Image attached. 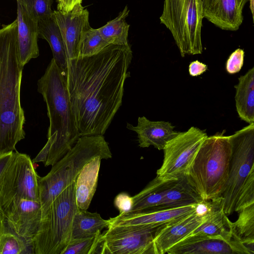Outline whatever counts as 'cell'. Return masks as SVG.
Returning <instances> with one entry per match:
<instances>
[{
	"label": "cell",
	"instance_id": "1",
	"mask_svg": "<svg viewBox=\"0 0 254 254\" xmlns=\"http://www.w3.org/2000/svg\"><path fill=\"white\" fill-rule=\"evenodd\" d=\"M132 59L130 45L110 44L95 55L67 60V89L80 136L105 133L122 105Z\"/></svg>",
	"mask_w": 254,
	"mask_h": 254
},
{
	"label": "cell",
	"instance_id": "2",
	"mask_svg": "<svg viewBox=\"0 0 254 254\" xmlns=\"http://www.w3.org/2000/svg\"><path fill=\"white\" fill-rule=\"evenodd\" d=\"M17 20L0 29V154L13 151L25 136L20 88Z\"/></svg>",
	"mask_w": 254,
	"mask_h": 254
},
{
	"label": "cell",
	"instance_id": "3",
	"mask_svg": "<svg viewBox=\"0 0 254 254\" xmlns=\"http://www.w3.org/2000/svg\"><path fill=\"white\" fill-rule=\"evenodd\" d=\"M37 90L47 106L50 122L47 138L55 132L57 133L56 141L44 163L47 167L53 165L62 158L81 136L71 110L65 73L53 58L38 80Z\"/></svg>",
	"mask_w": 254,
	"mask_h": 254
},
{
	"label": "cell",
	"instance_id": "4",
	"mask_svg": "<svg viewBox=\"0 0 254 254\" xmlns=\"http://www.w3.org/2000/svg\"><path fill=\"white\" fill-rule=\"evenodd\" d=\"M112 157L109 144L103 135L81 136L74 145L58 162L48 174L38 177L39 202L42 215L55 198L74 183L83 166L95 157Z\"/></svg>",
	"mask_w": 254,
	"mask_h": 254
},
{
	"label": "cell",
	"instance_id": "5",
	"mask_svg": "<svg viewBox=\"0 0 254 254\" xmlns=\"http://www.w3.org/2000/svg\"><path fill=\"white\" fill-rule=\"evenodd\" d=\"M225 131L204 139L185 175L203 201L217 199L228 179L231 143Z\"/></svg>",
	"mask_w": 254,
	"mask_h": 254
},
{
	"label": "cell",
	"instance_id": "6",
	"mask_svg": "<svg viewBox=\"0 0 254 254\" xmlns=\"http://www.w3.org/2000/svg\"><path fill=\"white\" fill-rule=\"evenodd\" d=\"M78 210L74 182L55 198L42 215L33 240L34 254H62L71 239L72 222Z\"/></svg>",
	"mask_w": 254,
	"mask_h": 254
},
{
	"label": "cell",
	"instance_id": "7",
	"mask_svg": "<svg viewBox=\"0 0 254 254\" xmlns=\"http://www.w3.org/2000/svg\"><path fill=\"white\" fill-rule=\"evenodd\" d=\"M201 0H164L160 22L169 30L181 55L203 52Z\"/></svg>",
	"mask_w": 254,
	"mask_h": 254
},
{
	"label": "cell",
	"instance_id": "8",
	"mask_svg": "<svg viewBox=\"0 0 254 254\" xmlns=\"http://www.w3.org/2000/svg\"><path fill=\"white\" fill-rule=\"evenodd\" d=\"M229 138L231 154L228 177L222 192L217 198L227 216L235 212L240 190L254 170V123L236 131Z\"/></svg>",
	"mask_w": 254,
	"mask_h": 254
},
{
	"label": "cell",
	"instance_id": "9",
	"mask_svg": "<svg viewBox=\"0 0 254 254\" xmlns=\"http://www.w3.org/2000/svg\"><path fill=\"white\" fill-rule=\"evenodd\" d=\"M38 177L30 156L14 152L0 180V211L14 200L26 199L39 201Z\"/></svg>",
	"mask_w": 254,
	"mask_h": 254
},
{
	"label": "cell",
	"instance_id": "10",
	"mask_svg": "<svg viewBox=\"0 0 254 254\" xmlns=\"http://www.w3.org/2000/svg\"><path fill=\"white\" fill-rule=\"evenodd\" d=\"M206 132L191 127L178 134L167 142L163 150L164 159L156 176L162 181L176 180L185 175L197 151L204 139Z\"/></svg>",
	"mask_w": 254,
	"mask_h": 254
},
{
	"label": "cell",
	"instance_id": "11",
	"mask_svg": "<svg viewBox=\"0 0 254 254\" xmlns=\"http://www.w3.org/2000/svg\"><path fill=\"white\" fill-rule=\"evenodd\" d=\"M165 225L109 227L101 234L98 254H156L154 239L157 231Z\"/></svg>",
	"mask_w": 254,
	"mask_h": 254
},
{
	"label": "cell",
	"instance_id": "12",
	"mask_svg": "<svg viewBox=\"0 0 254 254\" xmlns=\"http://www.w3.org/2000/svg\"><path fill=\"white\" fill-rule=\"evenodd\" d=\"M209 201L200 204L196 210L160 227L154 244L156 254L167 253L175 245L189 236L206 218Z\"/></svg>",
	"mask_w": 254,
	"mask_h": 254
},
{
	"label": "cell",
	"instance_id": "13",
	"mask_svg": "<svg viewBox=\"0 0 254 254\" xmlns=\"http://www.w3.org/2000/svg\"><path fill=\"white\" fill-rule=\"evenodd\" d=\"M53 14L63 39L67 60L77 58L82 35L91 27L88 11L79 3L74 5L70 10H54Z\"/></svg>",
	"mask_w": 254,
	"mask_h": 254
},
{
	"label": "cell",
	"instance_id": "14",
	"mask_svg": "<svg viewBox=\"0 0 254 254\" xmlns=\"http://www.w3.org/2000/svg\"><path fill=\"white\" fill-rule=\"evenodd\" d=\"M0 214L6 218L19 235L33 243L42 218L39 201L26 199L14 200L3 208Z\"/></svg>",
	"mask_w": 254,
	"mask_h": 254
},
{
	"label": "cell",
	"instance_id": "15",
	"mask_svg": "<svg viewBox=\"0 0 254 254\" xmlns=\"http://www.w3.org/2000/svg\"><path fill=\"white\" fill-rule=\"evenodd\" d=\"M199 204L164 209L148 208L120 213L119 215L109 219V227H151L163 225L195 211Z\"/></svg>",
	"mask_w": 254,
	"mask_h": 254
},
{
	"label": "cell",
	"instance_id": "16",
	"mask_svg": "<svg viewBox=\"0 0 254 254\" xmlns=\"http://www.w3.org/2000/svg\"><path fill=\"white\" fill-rule=\"evenodd\" d=\"M249 0H201L203 18L218 28L239 29L243 21V11Z\"/></svg>",
	"mask_w": 254,
	"mask_h": 254
},
{
	"label": "cell",
	"instance_id": "17",
	"mask_svg": "<svg viewBox=\"0 0 254 254\" xmlns=\"http://www.w3.org/2000/svg\"><path fill=\"white\" fill-rule=\"evenodd\" d=\"M168 254H253L245 245L221 238L188 237L172 247Z\"/></svg>",
	"mask_w": 254,
	"mask_h": 254
},
{
	"label": "cell",
	"instance_id": "18",
	"mask_svg": "<svg viewBox=\"0 0 254 254\" xmlns=\"http://www.w3.org/2000/svg\"><path fill=\"white\" fill-rule=\"evenodd\" d=\"M16 1L19 56L21 64L24 66L31 59L39 56L38 24L25 5L20 0Z\"/></svg>",
	"mask_w": 254,
	"mask_h": 254
},
{
	"label": "cell",
	"instance_id": "19",
	"mask_svg": "<svg viewBox=\"0 0 254 254\" xmlns=\"http://www.w3.org/2000/svg\"><path fill=\"white\" fill-rule=\"evenodd\" d=\"M188 237L221 238L231 243L245 245L234 234L232 222L216 199L209 201L206 218Z\"/></svg>",
	"mask_w": 254,
	"mask_h": 254
},
{
	"label": "cell",
	"instance_id": "20",
	"mask_svg": "<svg viewBox=\"0 0 254 254\" xmlns=\"http://www.w3.org/2000/svg\"><path fill=\"white\" fill-rule=\"evenodd\" d=\"M127 127L137 133L140 147L152 145L159 150H163L167 142L178 133L170 122L152 121L144 116L138 117L137 126L127 123Z\"/></svg>",
	"mask_w": 254,
	"mask_h": 254
},
{
	"label": "cell",
	"instance_id": "21",
	"mask_svg": "<svg viewBox=\"0 0 254 254\" xmlns=\"http://www.w3.org/2000/svg\"><path fill=\"white\" fill-rule=\"evenodd\" d=\"M102 158L96 157L86 163L75 181V194L79 209L87 210L93 197L98 184Z\"/></svg>",
	"mask_w": 254,
	"mask_h": 254
},
{
	"label": "cell",
	"instance_id": "22",
	"mask_svg": "<svg viewBox=\"0 0 254 254\" xmlns=\"http://www.w3.org/2000/svg\"><path fill=\"white\" fill-rule=\"evenodd\" d=\"M201 197L188 183L185 176L172 180L167 188L160 205L155 209H164L203 203Z\"/></svg>",
	"mask_w": 254,
	"mask_h": 254
},
{
	"label": "cell",
	"instance_id": "23",
	"mask_svg": "<svg viewBox=\"0 0 254 254\" xmlns=\"http://www.w3.org/2000/svg\"><path fill=\"white\" fill-rule=\"evenodd\" d=\"M39 37L46 40L53 53V59L65 73L67 68V59L63 39L52 14L38 20Z\"/></svg>",
	"mask_w": 254,
	"mask_h": 254
},
{
	"label": "cell",
	"instance_id": "24",
	"mask_svg": "<svg viewBox=\"0 0 254 254\" xmlns=\"http://www.w3.org/2000/svg\"><path fill=\"white\" fill-rule=\"evenodd\" d=\"M235 100L240 118L249 124L254 123V67L238 78Z\"/></svg>",
	"mask_w": 254,
	"mask_h": 254
},
{
	"label": "cell",
	"instance_id": "25",
	"mask_svg": "<svg viewBox=\"0 0 254 254\" xmlns=\"http://www.w3.org/2000/svg\"><path fill=\"white\" fill-rule=\"evenodd\" d=\"M109 226V220L104 219L99 213L78 209L72 222L71 239L96 235Z\"/></svg>",
	"mask_w": 254,
	"mask_h": 254
},
{
	"label": "cell",
	"instance_id": "26",
	"mask_svg": "<svg viewBox=\"0 0 254 254\" xmlns=\"http://www.w3.org/2000/svg\"><path fill=\"white\" fill-rule=\"evenodd\" d=\"M0 254H34L33 243L19 235L0 214Z\"/></svg>",
	"mask_w": 254,
	"mask_h": 254
},
{
	"label": "cell",
	"instance_id": "27",
	"mask_svg": "<svg viewBox=\"0 0 254 254\" xmlns=\"http://www.w3.org/2000/svg\"><path fill=\"white\" fill-rule=\"evenodd\" d=\"M172 181H162L156 176L144 189L132 196L133 205L130 212L159 206Z\"/></svg>",
	"mask_w": 254,
	"mask_h": 254
},
{
	"label": "cell",
	"instance_id": "28",
	"mask_svg": "<svg viewBox=\"0 0 254 254\" xmlns=\"http://www.w3.org/2000/svg\"><path fill=\"white\" fill-rule=\"evenodd\" d=\"M129 14L126 6L115 19L109 21L103 26L98 28L101 35L109 44L127 46L129 25L126 21Z\"/></svg>",
	"mask_w": 254,
	"mask_h": 254
},
{
	"label": "cell",
	"instance_id": "29",
	"mask_svg": "<svg viewBox=\"0 0 254 254\" xmlns=\"http://www.w3.org/2000/svg\"><path fill=\"white\" fill-rule=\"evenodd\" d=\"M237 220L232 222L234 234L254 254V203L238 211Z\"/></svg>",
	"mask_w": 254,
	"mask_h": 254
},
{
	"label": "cell",
	"instance_id": "30",
	"mask_svg": "<svg viewBox=\"0 0 254 254\" xmlns=\"http://www.w3.org/2000/svg\"><path fill=\"white\" fill-rule=\"evenodd\" d=\"M110 45L103 37L98 29L90 27L82 35L78 50L77 58L91 57L100 52Z\"/></svg>",
	"mask_w": 254,
	"mask_h": 254
},
{
	"label": "cell",
	"instance_id": "31",
	"mask_svg": "<svg viewBox=\"0 0 254 254\" xmlns=\"http://www.w3.org/2000/svg\"><path fill=\"white\" fill-rule=\"evenodd\" d=\"M102 233L82 238L71 239L62 254H93L100 242Z\"/></svg>",
	"mask_w": 254,
	"mask_h": 254
},
{
	"label": "cell",
	"instance_id": "32",
	"mask_svg": "<svg viewBox=\"0 0 254 254\" xmlns=\"http://www.w3.org/2000/svg\"><path fill=\"white\" fill-rule=\"evenodd\" d=\"M34 19H39L53 14V0H20Z\"/></svg>",
	"mask_w": 254,
	"mask_h": 254
},
{
	"label": "cell",
	"instance_id": "33",
	"mask_svg": "<svg viewBox=\"0 0 254 254\" xmlns=\"http://www.w3.org/2000/svg\"><path fill=\"white\" fill-rule=\"evenodd\" d=\"M253 203H254V170L249 175L240 190L235 212H238Z\"/></svg>",
	"mask_w": 254,
	"mask_h": 254
},
{
	"label": "cell",
	"instance_id": "34",
	"mask_svg": "<svg viewBox=\"0 0 254 254\" xmlns=\"http://www.w3.org/2000/svg\"><path fill=\"white\" fill-rule=\"evenodd\" d=\"M245 52L237 49L229 56L226 64V69L229 74H235L240 71L244 64Z\"/></svg>",
	"mask_w": 254,
	"mask_h": 254
},
{
	"label": "cell",
	"instance_id": "35",
	"mask_svg": "<svg viewBox=\"0 0 254 254\" xmlns=\"http://www.w3.org/2000/svg\"><path fill=\"white\" fill-rule=\"evenodd\" d=\"M114 202L120 213H127L130 212L132 209L133 199L128 193L121 192L116 196Z\"/></svg>",
	"mask_w": 254,
	"mask_h": 254
},
{
	"label": "cell",
	"instance_id": "36",
	"mask_svg": "<svg viewBox=\"0 0 254 254\" xmlns=\"http://www.w3.org/2000/svg\"><path fill=\"white\" fill-rule=\"evenodd\" d=\"M57 135V132H55L51 136L48 137V141L45 146L32 160L33 163L43 162L44 163L45 162L51 147L56 141Z\"/></svg>",
	"mask_w": 254,
	"mask_h": 254
},
{
	"label": "cell",
	"instance_id": "37",
	"mask_svg": "<svg viewBox=\"0 0 254 254\" xmlns=\"http://www.w3.org/2000/svg\"><path fill=\"white\" fill-rule=\"evenodd\" d=\"M207 65L198 61L191 62L189 65V71L190 75L197 76L207 70Z\"/></svg>",
	"mask_w": 254,
	"mask_h": 254
},
{
	"label": "cell",
	"instance_id": "38",
	"mask_svg": "<svg viewBox=\"0 0 254 254\" xmlns=\"http://www.w3.org/2000/svg\"><path fill=\"white\" fill-rule=\"evenodd\" d=\"M13 151L0 154V180L13 156Z\"/></svg>",
	"mask_w": 254,
	"mask_h": 254
},
{
	"label": "cell",
	"instance_id": "39",
	"mask_svg": "<svg viewBox=\"0 0 254 254\" xmlns=\"http://www.w3.org/2000/svg\"><path fill=\"white\" fill-rule=\"evenodd\" d=\"M57 10L63 11L69 10V0H57Z\"/></svg>",
	"mask_w": 254,
	"mask_h": 254
},
{
	"label": "cell",
	"instance_id": "40",
	"mask_svg": "<svg viewBox=\"0 0 254 254\" xmlns=\"http://www.w3.org/2000/svg\"><path fill=\"white\" fill-rule=\"evenodd\" d=\"M82 0H69V10H70L73 6L79 3H82Z\"/></svg>",
	"mask_w": 254,
	"mask_h": 254
},
{
	"label": "cell",
	"instance_id": "41",
	"mask_svg": "<svg viewBox=\"0 0 254 254\" xmlns=\"http://www.w3.org/2000/svg\"><path fill=\"white\" fill-rule=\"evenodd\" d=\"M250 0V8L251 9V11L252 13V14L253 15V8H254V0Z\"/></svg>",
	"mask_w": 254,
	"mask_h": 254
}]
</instances>
